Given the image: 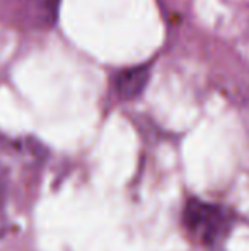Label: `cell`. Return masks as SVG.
Segmentation results:
<instances>
[{
  "label": "cell",
  "mask_w": 249,
  "mask_h": 251,
  "mask_svg": "<svg viewBox=\"0 0 249 251\" xmlns=\"http://www.w3.org/2000/svg\"><path fill=\"white\" fill-rule=\"evenodd\" d=\"M186 229L203 245H215L227 236L230 229V215L220 205L200 199H189L183 212Z\"/></svg>",
  "instance_id": "1"
},
{
  "label": "cell",
  "mask_w": 249,
  "mask_h": 251,
  "mask_svg": "<svg viewBox=\"0 0 249 251\" xmlns=\"http://www.w3.org/2000/svg\"><path fill=\"white\" fill-rule=\"evenodd\" d=\"M150 72H152V67L149 63L128 67V69L118 72L114 77V91H116L118 98L123 101H133L142 96L150 80Z\"/></svg>",
  "instance_id": "2"
},
{
  "label": "cell",
  "mask_w": 249,
  "mask_h": 251,
  "mask_svg": "<svg viewBox=\"0 0 249 251\" xmlns=\"http://www.w3.org/2000/svg\"><path fill=\"white\" fill-rule=\"evenodd\" d=\"M2 207H3V188L0 185V212H2Z\"/></svg>",
  "instance_id": "3"
}]
</instances>
